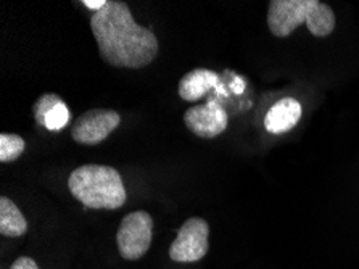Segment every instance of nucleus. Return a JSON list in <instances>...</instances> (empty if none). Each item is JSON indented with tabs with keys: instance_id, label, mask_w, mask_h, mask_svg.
Returning a JSON list of instances; mask_svg holds the SVG:
<instances>
[{
	"instance_id": "nucleus-10",
	"label": "nucleus",
	"mask_w": 359,
	"mask_h": 269,
	"mask_svg": "<svg viewBox=\"0 0 359 269\" xmlns=\"http://www.w3.org/2000/svg\"><path fill=\"white\" fill-rule=\"evenodd\" d=\"M28 230V221L23 213L7 197L0 199V234L5 237H21Z\"/></svg>"
},
{
	"instance_id": "nucleus-15",
	"label": "nucleus",
	"mask_w": 359,
	"mask_h": 269,
	"mask_svg": "<svg viewBox=\"0 0 359 269\" xmlns=\"http://www.w3.org/2000/svg\"><path fill=\"white\" fill-rule=\"evenodd\" d=\"M107 2H108V0H84L83 4L86 5L87 8L95 10V12H100V10L107 5Z\"/></svg>"
},
{
	"instance_id": "nucleus-8",
	"label": "nucleus",
	"mask_w": 359,
	"mask_h": 269,
	"mask_svg": "<svg viewBox=\"0 0 359 269\" xmlns=\"http://www.w3.org/2000/svg\"><path fill=\"white\" fill-rule=\"evenodd\" d=\"M302 105L297 98L285 97L276 102L264 117V128L271 134H285L298 124L302 118Z\"/></svg>"
},
{
	"instance_id": "nucleus-12",
	"label": "nucleus",
	"mask_w": 359,
	"mask_h": 269,
	"mask_svg": "<svg viewBox=\"0 0 359 269\" xmlns=\"http://www.w3.org/2000/svg\"><path fill=\"white\" fill-rule=\"evenodd\" d=\"M62 102H63L62 97L57 94H43L39 100L34 103V118H36L37 124L43 126L47 114L50 113L57 105H60Z\"/></svg>"
},
{
	"instance_id": "nucleus-9",
	"label": "nucleus",
	"mask_w": 359,
	"mask_h": 269,
	"mask_svg": "<svg viewBox=\"0 0 359 269\" xmlns=\"http://www.w3.org/2000/svg\"><path fill=\"white\" fill-rule=\"evenodd\" d=\"M219 76L206 68H195L182 76L179 81L177 94L186 102H197L203 98L206 92L217 86Z\"/></svg>"
},
{
	"instance_id": "nucleus-7",
	"label": "nucleus",
	"mask_w": 359,
	"mask_h": 269,
	"mask_svg": "<svg viewBox=\"0 0 359 269\" xmlns=\"http://www.w3.org/2000/svg\"><path fill=\"white\" fill-rule=\"evenodd\" d=\"M184 123L192 134L203 137V139H213L224 133L229 117L222 105L216 100H210L205 105L189 108L184 113Z\"/></svg>"
},
{
	"instance_id": "nucleus-5",
	"label": "nucleus",
	"mask_w": 359,
	"mask_h": 269,
	"mask_svg": "<svg viewBox=\"0 0 359 269\" xmlns=\"http://www.w3.org/2000/svg\"><path fill=\"white\" fill-rule=\"evenodd\" d=\"M210 226L201 218H189L170 247L174 263H197L208 254Z\"/></svg>"
},
{
	"instance_id": "nucleus-4",
	"label": "nucleus",
	"mask_w": 359,
	"mask_h": 269,
	"mask_svg": "<svg viewBox=\"0 0 359 269\" xmlns=\"http://www.w3.org/2000/svg\"><path fill=\"white\" fill-rule=\"evenodd\" d=\"M154 239V219L144 210L133 211L123 218L116 232L119 255L128 261L140 260L149 251Z\"/></svg>"
},
{
	"instance_id": "nucleus-2",
	"label": "nucleus",
	"mask_w": 359,
	"mask_h": 269,
	"mask_svg": "<svg viewBox=\"0 0 359 269\" xmlns=\"http://www.w3.org/2000/svg\"><path fill=\"white\" fill-rule=\"evenodd\" d=\"M68 189L76 200L90 210H118L128 194L121 174L105 164H84L69 174Z\"/></svg>"
},
{
	"instance_id": "nucleus-3",
	"label": "nucleus",
	"mask_w": 359,
	"mask_h": 269,
	"mask_svg": "<svg viewBox=\"0 0 359 269\" xmlns=\"http://www.w3.org/2000/svg\"><path fill=\"white\" fill-rule=\"evenodd\" d=\"M302 25L314 37H327L335 29V13L319 0H271L268 27L276 37L290 36Z\"/></svg>"
},
{
	"instance_id": "nucleus-13",
	"label": "nucleus",
	"mask_w": 359,
	"mask_h": 269,
	"mask_svg": "<svg viewBox=\"0 0 359 269\" xmlns=\"http://www.w3.org/2000/svg\"><path fill=\"white\" fill-rule=\"evenodd\" d=\"M68 122H69V112L67 105H65V102H62L47 114L43 126H46L48 131H60L68 124Z\"/></svg>"
},
{
	"instance_id": "nucleus-1",
	"label": "nucleus",
	"mask_w": 359,
	"mask_h": 269,
	"mask_svg": "<svg viewBox=\"0 0 359 269\" xmlns=\"http://www.w3.org/2000/svg\"><path fill=\"white\" fill-rule=\"evenodd\" d=\"M90 27L102 60L111 67L139 70L158 55L155 32L135 23L130 8L119 0H108L100 12H94Z\"/></svg>"
},
{
	"instance_id": "nucleus-14",
	"label": "nucleus",
	"mask_w": 359,
	"mask_h": 269,
	"mask_svg": "<svg viewBox=\"0 0 359 269\" xmlns=\"http://www.w3.org/2000/svg\"><path fill=\"white\" fill-rule=\"evenodd\" d=\"M10 269H41V268L37 266V263L32 260V258L21 256L13 263L12 266H10Z\"/></svg>"
},
{
	"instance_id": "nucleus-6",
	"label": "nucleus",
	"mask_w": 359,
	"mask_h": 269,
	"mask_svg": "<svg viewBox=\"0 0 359 269\" xmlns=\"http://www.w3.org/2000/svg\"><path fill=\"white\" fill-rule=\"evenodd\" d=\"M119 123L121 117L115 110L94 108L74 119L72 136L78 144L99 145L118 128Z\"/></svg>"
},
{
	"instance_id": "nucleus-11",
	"label": "nucleus",
	"mask_w": 359,
	"mask_h": 269,
	"mask_svg": "<svg viewBox=\"0 0 359 269\" xmlns=\"http://www.w3.org/2000/svg\"><path fill=\"white\" fill-rule=\"evenodd\" d=\"M25 140L16 134H0V162L8 163L23 155Z\"/></svg>"
}]
</instances>
